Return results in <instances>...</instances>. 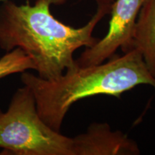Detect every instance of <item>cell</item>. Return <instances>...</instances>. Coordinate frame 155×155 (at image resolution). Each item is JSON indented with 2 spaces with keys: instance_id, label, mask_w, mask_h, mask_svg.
<instances>
[{
  "instance_id": "1",
  "label": "cell",
  "mask_w": 155,
  "mask_h": 155,
  "mask_svg": "<svg viewBox=\"0 0 155 155\" xmlns=\"http://www.w3.org/2000/svg\"><path fill=\"white\" fill-rule=\"evenodd\" d=\"M67 0H36L18 5L10 0L0 4V48L9 52L20 48L30 56L38 76L53 80L75 65L73 53L90 48L99 39L93 36L97 24L110 14L114 0H95L96 13L89 22L75 28L61 22L50 12V6Z\"/></svg>"
},
{
  "instance_id": "2",
  "label": "cell",
  "mask_w": 155,
  "mask_h": 155,
  "mask_svg": "<svg viewBox=\"0 0 155 155\" xmlns=\"http://www.w3.org/2000/svg\"><path fill=\"white\" fill-rule=\"evenodd\" d=\"M21 80L32 91L39 116L46 124L60 131L73 104L88 97L107 95L119 98L139 85H150L155 90L151 74L137 49L109 61L88 66H75L53 80L41 78L27 71Z\"/></svg>"
},
{
  "instance_id": "3",
  "label": "cell",
  "mask_w": 155,
  "mask_h": 155,
  "mask_svg": "<svg viewBox=\"0 0 155 155\" xmlns=\"http://www.w3.org/2000/svg\"><path fill=\"white\" fill-rule=\"evenodd\" d=\"M0 148L14 155H74L73 138L46 124L27 86L13 95L8 109H0Z\"/></svg>"
},
{
  "instance_id": "4",
  "label": "cell",
  "mask_w": 155,
  "mask_h": 155,
  "mask_svg": "<svg viewBox=\"0 0 155 155\" xmlns=\"http://www.w3.org/2000/svg\"><path fill=\"white\" fill-rule=\"evenodd\" d=\"M144 0H116L111 7L107 34L94 45L86 48L75 63L78 66L97 65L105 62L119 48L124 53L131 50L135 23Z\"/></svg>"
},
{
  "instance_id": "5",
  "label": "cell",
  "mask_w": 155,
  "mask_h": 155,
  "mask_svg": "<svg viewBox=\"0 0 155 155\" xmlns=\"http://www.w3.org/2000/svg\"><path fill=\"white\" fill-rule=\"evenodd\" d=\"M74 155H138L135 141L107 123H92L86 132L73 137Z\"/></svg>"
},
{
  "instance_id": "6",
  "label": "cell",
  "mask_w": 155,
  "mask_h": 155,
  "mask_svg": "<svg viewBox=\"0 0 155 155\" xmlns=\"http://www.w3.org/2000/svg\"><path fill=\"white\" fill-rule=\"evenodd\" d=\"M137 49L155 77V0H144L134 29L131 50Z\"/></svg>"
},
{
  "instance_id": "7",
  "label": "cell",
  "mask_w": 155,
  "mask_h": 155,
  "mask_svg": "<svg viewBox=\"0 0 155 155\" xmlns=\"http://www.w3.org/2000/svg\"><path fill=\"white\" fill-rule=\"evenodd\" d=\"M35 70V65L30 56L20 48L7 52L0 58V79L14 73Z\"/></svg>"
},
{
  "instance_id": "8",
  "label": "cell",
  "mask_w": 155,
  "mask_h": 155,
  "mask_svg": "<svg viewBox=\"0 0 155 155\" xmlns=\"http://www.w3.org/2000/svg\"><path fill=\"white\" fill-rule=\"evenodd\" d=\"M3 1H5V0H0V2H3Z\"/></svg>"
}]
</instances>
